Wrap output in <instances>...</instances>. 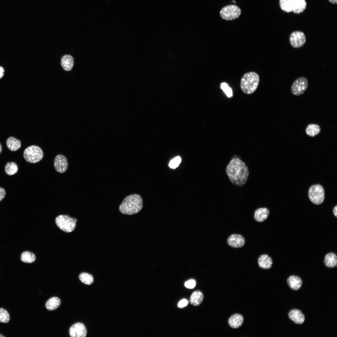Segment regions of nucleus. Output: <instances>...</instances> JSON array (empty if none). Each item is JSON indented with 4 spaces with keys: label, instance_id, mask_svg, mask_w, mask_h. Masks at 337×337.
<instances>
[{
    "label": "nucleus",
    "instance_id": "obj_10",
    "mask_svg": "<svg viewBox=\"0 0 337 337\" xmlns=\"http://www.w3.org/2000/svg\"><path fill=\"white\" fill-rule=\"evenodd\" d=\"M69 334L71 337H85L87 335L86 329L82 323H76L70 327Z\"/></svg>",
    "mask_w": 337,
    "mask_h": 337
},
{
    "label": "nucleus",
    "instance_id": "obj_25",
    "mask_svg": "<svg viewBox=\"0 0 337 337\" xmlns=\"http://www.w3.org/2000/svg\"><path fill=\"white\" fill-rule=\"evenodd\" d=\"M35 255L32 252L26 251L22 252L20 255L21 261L25 263H31L36 260Z\"/></svg>",
    "mask_w": 337,
    "mask_h": 337
},
{
    "label": "nucleus",
    "instance_id": "obj_20",
    "mask_svg": "<svg viewBox=\"0 0 337 337\" xmlns=\"http://www.w3.org/2000/svg\"><path fill=\"white\" fill-rule=\"evenodd\" d=\"M325 265L329 268H334L337 266V256L334 253L330 252L327 253L324 259Z\"/></svg>",
    "mask_w": 337,
    "mask_h": 337
},
{
    "label": "nucleus",
    "instance_id": "obj_21",
    "mask_svg": "<svg viewBox=\"0 0 337 337\" xmlns=\"http://www.w3.org/2000/svg\"><path fill=\"white\" fill-rule=\"evenodd\" d=\"M203 298L204 295L202 291L199 290L195 291L191 295L190 303L194 306L199 305L202 302Z\"/></svg>",
    "mask_w": 337,
    "mask_h": 337
},
{
    "label": "nucleus",
    "instance_id": "obj_29",
    "mask_svg": "<svg viewBox=\"0 0 337 337\" xmlns=\"http://www.w3.org/2000/svg\"><path fill=\"white\" fill-rule=\"evenodd\" d=\"M10 319V315L8 311L3 308H0V322L7 323Z\"/></svg>",
    "mask_w": 337,
    "mask_h": 337
},
{
    "label": "nucleus",
    "instance_id": "obj_33",
    "mask_svg": "<svg viewBox=\"0 0 337 337\" xmlns=\"http://www.w3.org/2000/svg\"><path fill=\"white\" fill-rule=\"evenodd\" d=\"M188 301L186 299H183L181 300L178 304L179 307L182 308L187 306L188 303Z\"/></svg>",
    "mask_w": 337,
    "mask_h": 337
},
{
    "label": "nucleus",
    "instance_id": "obj_12",
    "mask_svg": "<svg viewBox=\"0 0 337 337\" xmlns=\"http://www.w3.org/2000/svg\"><path fill=\"white\" fill-rule=\"evenodd\" d=\"M228 245L235 248H239L243 247L245 243L244 237L238 234H233L230 235L227 240Z\"/></svg>",
    "mask_w": 337,
    "mask_h": 337
},
{
    "label": "nucleus",
    "instance_id": "obj_2",
    "mask_svg": "<svg viewBox=\"0 0 337 337\" xmlns=\"http://www.w3.org/2000/svg\"><path fill=\"white\" fill-rule=\"evenodd\" d=\"M143 208V200L137 194L129 195L125 198L119 207L122 214L132 215L139 212Z\"/></svg>",
    "mask_w": 337,
    "mask_h": 337
},
{
    "label": "nucleus",
    "instance_id": "obj_40",
    "mask_svg": "<svg viewBox=\"0 0 337 337\" xmlns=\"http://www.w3.org/2000/svg\"><path fill=\"white\" fill-rule=\"evenodd\" d=\"M232 2H233V3H236V2H235V1H232Z\"/></svg>",
    "mask_w": 337,
    "mask_h": 337
},
{
    "label": "nucleus",
    "instance_id": "obj_7",
    "mask_svg": "<svg viewBox=\"0 0 337 337\" xmlns=\"http://www.w3.org/2000/svg\"><path fill=\"white\" fill-rule=\"evenodd\" d=\"M241 13V11L239 7L235 5H229L221 9L220 14L222 19L232 20L238 18Z\"/></svg>",
    "mask_w": 337,
    "mask_h": 337
},
{
    "label": "nucleus",
    "instance_id": "obj_39",
    "mask_svg": "<svg viewBox=\"0 0 337 337\" xmlns=\"http://www.w3.org/2000/svg\"><path fill=\"white\" fill-rule=\"evenodd\" d=\"M4 337V336H3V335H2V334H0V337Z\"/></svg>",
    "mask_w": 337,
    "mask_h": 337
},
{
    "label": "nucleus",
    "instance_id": "obj_35",
    "mask_svg": "<svg viewBox=\"0 0 337 337\" xmlns=\"http://www.w3.org/2000/svg\"><path fill=\"white\" fill-rule=\"evenodd\" d=\"M4 72V70L3 68L0 66V79H1L3 76Z\"/></svg>",
    "mask_w": 337,
    "mask_h": 337
},
{
    "label": "nucleus",
    "instance_id": "obj_19",
    "mask_svg": "<svg viewBox=\"0 0 337 337\" xmlns=\"http://www.w3.org/2000/svg\"><path fill=\"white\" fill-rule=\"evenodd\" d=\"M61 64L64 70L66 71H70L74 66V58L70 55H65L61 58Z\"/></svg>",
    "mask_w": 337,
    "mask_h": 337
},
{
    "label": "nucleus",
    "instance_id": "obj_11",
    "mask_svg": "<svg viewBox=\"0 0 337 337\" xmlns=\"http://www.w3.org/2000/svg\"><path fill=\"white\" fill-rule=\"evenodd\" d=\"M67 159L62 154H58L55 157L54 160V166L55 170L60 173H63L67 170L68 167Z\"/></svg>",
    "mask_w": 337,
    "mask_h": 337
},
{
    "label": "nucleus",
    "instance_id": "obj_5",
    "mask_svg": "<svg viewBox=\"0 0 337 337\" xmlns=\"http://www.w3.org/2000/svg\"><path fill=\"white\" fill-rule=\"evenodd\" d=\"M25 160L31 163H36L40 161L43 157L42 149L39 147L33 145L27 147L23 153Z\"/></svg>",
    "mask_w": 337,
    "mask_h": 337
},
{
    "label": "nucleus",
    "instance_id": "obj_8",
    "mask_svg": "<svg viewBox=\"0 0 337 337\" xmlns=\"http://www.w3.org/2000/svg\"><path fill=\"white\" fill-rule=\"evenodd\" d=\"M308 85V81L306 78L299 77L292 84L291 88V93L296 96L301 95L306 90Z\"/></svg>",
    "mask_w": 337,
    "mask_h": 337
},
{
    "label": "nucleus",
    "instance_id": "obj_36",
    "mask_svg": "<svg viewBox=\"0 0 337 337\" xmlns=\"http://www.w3.org/2000/svg\"><path fill=\"white\" fill-rule=\"evenodd\" d=\"M333 212L334 215L337 217V206L336 205L334 208L333 209Z\"/></svg>",
    "mask_w": 337,
    "mask_h": 337
},
{
    "label": "nucleus",
    "instance_id": "obj_1",
    "mask_svg": "<svg viewBox=\"0 0 337 337\" xmlns=\"http://www.w3.org/2000/svg\"><path fill=\"white\" fill-rule=\"evenodd\" d=\"M226 172L232 183L239 187L246 184L249 175L247 165L238 157L231 159L226 167Z\"/></svg>",
    "mask_w": 337,
    "mask_h": 337
},
{
    "label": "nucleus",
    "instance_id": "obj_23",
    "mask_svg": "<svg viewBox=\"0 0 337 337\" xmlns=\"http://www.w3.org/2000/svg\"><path fill=\"white\" fill-rule=\"evenodd\" d=\"M61 303V301L59 298L57 297H53L50 298L46 302L45 307L47 310L52 311L59 307Z\"/></svg>",
    "mask_w": 337,
    "mask_h": 337
},
{
    "label": "nucleus",
    "instance_id": "obj_4",
    "mask_svg": "<svg viewBox=\"0 0 337 337\" xmlns=\"http://www.w3.org/2000/svg\"><path fill=\"white\" fill-rule=\"evenodd\" d=\"M77 220L67 215H61L57 217L55 223L60 229L66 232L73 231L75 228Z\"/></svg>",
    "mask_w": 337,
    "mask_h": 337
},
{
    "label": "nucleus",
    "instance_id": "obj_22",
    "mask_svg": "<svg viewBox=\"0 0 337 337\" xmlns=\"http://www.w3.org/2000/svg\"><path fill=\"white\" fill-rule=\"evenodd\" d=\"M7 146L10 150L15 151L18 150L21 147V141L13 137H10L6 141Z\"/></svg>",
    "mask_w": 337,
    "mask_h": 337
},
{
    "label": "nucleus",
    "instance_id": "obj_9",
    "mask_svg": "<svg viewBox=\"0 0 337 337\" xmlns=\"http://www.w3.org/2000/svg\"><path fill=\"white\" fill-rule=\"evenodd\" d=\"M306 41V37L304 33L300 31L293 32L289 37V41L291 46L296 48L302 47Z\"/></svg>",
    "mask_w": 337,
    "mask_h": 337
},
{
    "label": "nucleus",
    "instance_id": "obj_16",
    "mask_svg": "<svg viewBox=\"0 0 337 337\" xmlns=\"http://www.w3.org/2000/svg\"><path fill=\"white\" fill-rule=\"evenodd\" d=\"M305 0H291V6L292 11L296 14L303 12L306 7Z\"/></svg>",
    "mask_w": 337,
    "mask_h": 337
},
{
    "label": "nucleus",
    "instance_id": "obj_32",
    "mask_svg": "<svg viewBox=\"0 0 337 337\" xmlns=\"http://www.w3.org/2000/svg\"><path fill=\"white\" fill-rule=\"evenodd\" d=\"M196 282L194 279H191L186 281L185 284V286L189 289H193L195 286Z\"/></svg>",
    "mask_w": 337,
    "mask_h": 337
},
{
    "label": "nucleus",
    "instance_id": "obj_38",
    "mask_svg": "<svg viewBox=\"0 0 337 337\" xmlns=\"http://www.w3.org/2000/svg\"><path fill=\"white\" fill-rule=\"evenodd\" d=\"M2 151V146L1 143H0V154L1 153Z\"/></svg>",
    "mask_w": 337,
    "mask_h": 337
},
{
    "label": "nucleus",
    "instance_id": "obj_15",
    "mask_svg": "<svg viewBox=\"0 0 337 337\" xmlns=\"http://www.w3.org/2000/svg\"><path fill=\"white\" fill-rule=\"evenodd\" d=\"M259 266L262 269H268L272 266L273 261L271 257L267 254L261 255L258 259Z\"/></svg>",
    "mask_w": 337,
    "mask_h": 337
},
{
    "label": "nucleus",
    "instance_id": "obj_3",
    "mask_svg": "<svg viewBox=\"0 0 337 337\" xmlns=\"http://www.w3.org/2000/svg\"><path fill=\"white\" fill-rule=\"evenodd\" d=\"M260 81L259 76L257 73L250 72L244 74L240 82V88L244 93L250 95L256 90Z\"/></svg>",
    "mask_w": 337,
    "mask_h": 337
},
{
    "label": "nucleus",
    "instance_id": "obj_14",
    "mask_svg": "<svg viewBox=\"0 0 337 337\" xmlns=\"http://www.w3.org/2000/svg\"><path fill=\"white\" fill-rule=\"evenodd\" d=\"M270 213L269 210L266 208H260L255 211L254 218L258 222H262L268 217Z\"/></svg>",
    "mask_w": 337,
    "mask_h": 337
},
{
    "label": "nucleus",
    "instance_id": "obj_28",
    "mask_svg": "<svg viewBox=\"0 0 337 337\" xmlns=\"http://www.w3.org/2000/svg\"><path fill=\"white\" fill-rule=\"evenodd\" d=\"M291 0H280L279 4L281 9L285 12H292L291 7Z\"/></svg>",
    "mask_w": 337,
    "mask_h": 337
},
{
    "label": "nucleus",
    "instance_id": "obj_13",
    "mask_svg": "<svg viewBox=\"0 0 337 337\" xmlns=\"http://www.w3.org/2000/svg\"><path fill=\"white\" fill-rule=\"evenodd\" d=\"M288 317L291 321L297 324H302L305 320L304 314L300 310L297 309L291 310L288 313Z\"/></svg>",
    "mask_w": 337,
    "mask_h": 337
},
{
    "label": "nucleus",
    "instance_id": "obj_6",
    "mask_svg": "<svg viewBox=\"0 0 337 337\" xmlns=\"http://www.w3.org/2000/svg\"><path fill=\"white\" fill-rule=\"evenodd\" d=\"M308 196L310 201L314 204L319 205L322 203L325 198L323 188L320 184L312 186L309 190Z\"/></svg>",
    "mask_w": 337,
    "mask_h": 337
},
{
    "label": "nucleus",
    "instance_id": "obj_31",
    "mask_svg": "<svg viewBox=\"0 0 337 337\" xmlns=\"http://www.w3.org/2000/svg\"><path fill=\"white\" fill-rule=\"evenodd\" d=\"M181 159L179 156H177L172 159L170 162L169 165L172 168H175L178 167L181 163Z\"/></svg>",
    "mask_w": 337,
    "mask_h": 337
},
{
    "label": "nucleus",
    "instance_id": "obj_30",
    "mask_svg": "<svg viewBox=\"0 0 337 337\" xmlns=\"http://www.w3.org/2000/svg\"><path fill=\"white\" fill-rule=\"evenodd\" d=\"M221 88L225 93L227 96L228 97L232 96V89L228 86V85L226 83H222L221 85Z\"/></svg>",
    "mask_w": 337,
    "mask_h": 337
},
{
    "label": "nucleus",
    "instance_id": "obj_26",
    "mask_svg": "<svg viewBox=\"0 0 337 337\" xmlns=\"http://www.w3.org/2000/svg\"><path fill=\"white\" fill-rule=\"evenodd\" d=\"M4 170L5 172L7 175H12L17 172L18 168L17 164L15 162H9L6 164Z\"/></svg>",
    "mask_w": 337,
    "mask_h": 337
},
{
    "label": "nucleus",
    "instance_id": "obj_18",
    "mask_svg": "<svg viewBox=\"0 0 337 337\" xmlns=\"http://www.w3.org/2000/svg\"><path fill=\"white\" fill-rule=\"evenodd\" d=\"M244 318L238 314H235L231 316L228 320V323L232 328L237 329L240 327L243 324Z\"/></svg>",
    "mask_w": 337,
    "mask_h": 337
},
{
    "label": "nucleus",
    "instance_id": "obj_17",
    "mask_svg": "<svg viewBox=\"0 0 337 337\" xmlns=\"http://www.w3.org/2000/svg\"><path fill=\"white\" fill-rule=\"evenodd\" d=\"M287 281L290 288L295 291L299 289L302 284V281L301 278L295 275L290 276L288 278Z\"/></svg>",
    "mask_w": 337,
    "mask_h": 337
},
{
    "label": "nucleus",
    "instance_id": "obj_37",
    "mask_svg": "<svg viewBox=\"0 0 337 337\" xmlns=\"http://www.w3.org/2000/svg\"><path fill=\"white\" fill-rule=\"evenodd\" d=\"M331 3L333 4H336L337 3V0H328Z\"/></svg>",
    "mask_w": 337,
    "mask_h": 337
},
{
    "label": "nucleus",
    "instance_id": "obj_27",
    "mask_svg": "<svg viewBox=\"0 0 337 337\" xmlns=\"http://www.w3.org/2000/svg\"><path fill=\"white\" fill-rule=\"evenodd\" d=\"M79 278L82 283L86 285H90L94 281V278L93 276L86 272H82L80 273L79 276Z\"/></svg>",
    "mask_w": 337,
    "mask_h": 337
},
{
    "label": "nucleus",
    "instance_id": "obj_24",
    "mask_svg": "<svg viewBox=\"0 0 337 337\" xmlns=\"http://www.w3.org/2000/svg\"><path fill=\"white\" fill-rule=\"evenodd\" d=\"M321 131L320 126L317 124H311L306 127L305 132L306 134L311 137H315L319 134Z\"/></svg>",
    "mask_w": 337,
    "mask_h": 337
},
{
    "label": "nucleus",
    "instance_id": "obj_34",
    "mask_svg": "<svg viewBox=\"0 0 337 337\" xmlns=\"http://www.w3.org/2000/svg\"><path fill=\"white\" fill-rule=\"evenodd\" d=\"M6 195V192L4 189L0 187V202L2 200L5 198Z\"/></svg>",
    "mask_w": 337,
    "mask_h": 337
}]
</instances>
